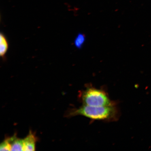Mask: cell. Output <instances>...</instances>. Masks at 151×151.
<instances>
[{"instance_id":"5b68a950","label":"cell","mask_w":151,"mask_h":151,"mask_svg":"<svg viewBox=\"0 0 151 151\" xmlns=\"http://www.w3.org/2000/svg\"><path fill=\"white\" fill-rule=\"evenodd\" d=\"M9 48V45L6 38L3 33L0 35V55L3 58Z\"/></svg>"},{"instance_id":"52a82bcc","label":"cell","mask_w":151,"mask_h":151,"mask_svg":"<svg viewBox=\"0 0 151 151\" xmlns=\"http://www.w3.org/2000/svg\"><path fill=\"white\" fill-rule=\"evenodd\" d=\"M0 150L11 151L10 145L7 138L5 139L0 145Z\"/></svg>"},{"instance_id":"6da1fadb","label":"cell","mask_w":151,"mask_h":151,"mask_svg":"<svg viewBox=\"0 0 151 151\" xmlns=\"http://www.w3.org/2000/svg\"><path fill=\"white\" fill-rule=\"evenodd\" d=\"M118 111L116 105L107 106H92L83 105L73 109L69 116H82L93 120L112 121L117 119Z\"/></svg>"},{"instance_id":"3957f363","label":"cell","mask_w":151,"mask_h":151,"mask_svg":"<svg viewBox=\"0 0 151 151\" xmlns=\"http://www.w3.org/2000/svg\"><path fill=\"white\" fill-rule=\"evenodd\" d=\"M24 139V151H35V150L37 138L31 131Z\"/></svg>"},{"instance_id":"8992f818","label":"cell","mask_w":151,"mask_h":151,"mask_svg":"<svg viewBox=\"0 0 151 151\" xmlns=\"http://www.w3.org/2000/svg\"><path fill=\"white\" fill-rule=\"evenodd\" d=\"M86 37L84 34L79 33L74 40V45L76 48L81 49L86 41Z\"/></svg>"},{"instance_id":"7a4b0ae2","label":"cell","mask_w":151,"mask_h":151,"mask_svg":"<svg viewBox=\"0 0 151 151\" xmlns=\"http://www.w3.org/2000/svg\"><path fill=\"white\" fill-rule=\"evenodd\" d=\"M83 105L92 106H107L116 105L104 90L88 86L81 94Z\"/></svg>"},{"instance_id":"277c9868","label":"cell","mask_w":151,"mask_h":151,"mask_svg":"<svg viewBox=\"0 0 151 151\" xmlns=\"http://www.w3.org/2000/svg\"><path fill=\"white\" fill-rule=\"evenodd\" d=\"M10 144L11 151H24V139L19 138L16 135L7 138Z\"/></svg>"}]
</instances>
